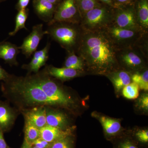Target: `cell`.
I'll list each match as a JSON object with an SVG mask.
<instances>
[{"label":"cell","instance_id":"cell-1","mask_svg":"<svg viewBox=\"0 0 148 148\" xmlns=\"http://www.w3.org/2000/svg\"><path fill=\"white\" fill-rule=\"evenodd\" d=\"M76 52L92 71L104 73L118 65L117 49L104 29L82 30Z\"/></svg>","mask_w":148,"mask_h":148},{"label":"cell","instance_id":"cell-2","mask_svg":"<svg viewBox=\"0 0 148 148\" xmlns=\"http://www.w3.org/2000/svg\"><path fill=\"white\" fill-rule=\"evenodd\" d=\"M53 101L57 108L71 110L75 107V101L54 78L48 75L43 70L34 74L27 75Z\"/></svg>","mask_w":148,"mask_h":148},{"label":"cell","instance_id":"cell-3","mask_svg":"<svg viewBox=\"0 0 148 148\" xmlns=\"http://www.w3.org/2000/svg\"><path fill=\"white\" fill-rule=\"evenodd\" d=\"M47 35L60 44L69 53L76 52L82 31L77 24L56 22L48 25Z\"/></svg>","mask_w":148,"mask_h":148},{"label":"cell","instance_id":"cell-4","mask_svg":"<svg viewBox=\"0 0 148 148\" xmlns=\"http://www.w3.org/2000/svg\"><path fill=\"white\" fill-rule=\"evenodd\" d=\"M112 17L105 8H96L88 12L82 17L81 27L85 31L102 30L110 25Z\"/></svg>","mask_w":148,"mask_h":148},{"label":"cell","instance_id":"cell-5","mask_svg":"<svg viewBox=\"0 0 148 148\" xmlns=\"http://www.w3.org/2000/svg\"><path fill=\"white\" fill-rule=\"evenodd\" d=\"M103 29L118 50L131 47L140 38L141 32H143L121 28L115 25H110Z\"/></svg>","mask_w":148,"mask_h":148},{"label":"cell","instance_id":"cell-6","mask_svg":"<svg viewBox=\"0 0 148 148\" xmlns=\"http://www.w3.org/2000/svg\"><path fill=\"white\" fill-rule=\"evenodd\" d=\"M79 17L77 0H63L56 6L53 18L47 24L49 25L56 22L78 24Z\"/></svg>","mask_w":148,"mask_h":148},{"label":"cell","instance_id":"cell-7","mask_svg":"<svg viewBox=\"0 0 148 148\" xmlns=\"http://www.w3.org/2000/svg\"><path fill=\"white\" fill-rule=\"evenodd\" d=\"M42 24H38L33 27L32 32L24 39L22 45L18 47L22 53L27 58H29L36 49L40 42L45 35L46 31H44Z\"/></svg>","mask_w":148,"mask_h":148},{"label":"cell","instance_id":"cell-8","mask_svg":"<svg viewBox=\"0 0 148 148\" xmlns=\"http://www.w3.org/2000/svg\"><path fill=\"white\" fill-rule=\"evenodd\" d=\"M116 27L137 31H143L137 20L136 11L133 7L122 9L117 12L114 18Z\"/></svg>","mask_w":148,"mask_h":148},{"label":"cell","instance_id":"cell-9","mask_svg":"<svg viewBox=\"0 0 148 148\" xmlns=\"http://www.w3.org/2000/svg\"><path fill=\"white\" fill-rule=\"evenodd\" d=\"M19 111L10 106L8 102L0 101V130L8 131L13 126Z\"/></svg>","mask_w":148,"mask_h":148},{"label":"cell","instance_id":"cell-10","mask_svg":"<svg viewBox=\"0 0 148 148\" xmlns=\"http://www.w3.org/2000/svg\"><path fill=\"white\" fill-rule=\"evenodd\" d=\"M142 56L133 50L131 47L122 49L120 51L117 50V58L124 66L132 69H138L143 67L144 61Z\"/></svg>","mask_w":148,"mask_h":148},{"label":"cell","instance_id":"cell-11","mask_svg":"<svg viewBox=\"0 0 148 148\" xmlns=\"http://www.w3.org/2000/svg\"><path fill=\"white\" fill-rule=\"evenodd\" d=\"M47 125L63 130L72 129L68 116L65 113L51 107H46Z\"/></svg>","mask_w":148,"mask_h":148},{"label":"cell","instance_id":"cell-12","mask_svg":"<svg viewBox=\"0 0 148 148\" xmlns=\"http://www.w3.org/2000/svg\"><path fill=\"white\" fill-rule=\"evenodd\" d=\"M20 112L24 116L25 120L29 121L39 129L47 125L46 107H34Z\"/></svg>","mask_w":148,"mask_h":148},{"label":"cell","instance_id":"cell-13","mask_svg":"<svg viewBox=\"0 0 148 148\" xmlns=\"http://www.w3.org/2000/svg\"><path fill=\"white\" fill-rule=\"evenodd\" d=\"M50 45V43L48 42L45 47L42 50L35 51L32 61L29 64L23 65L22 69L27 70L29 73L28 74H31L32 72L36 73L39 71L40 69L45 65L48 59Z\"/></svg>","mask_w":148,"mask_h":148},{"label":"cell","instance_id":"cell-14","mask_svg":"<svg viewBox=\"0 0 148 148\" xmlns=\"http://www.w3.org/2000/svg\"><path fill=\"white\" fill-rule=\"evenodd\" d=\"M33 4L35 13L41 20L47 24L52 20L56 5L47 0H33Z\"/></svg>","mask_w":148,"mask_h":148},{"label":"cell","instance_id":"cell-15","mask_svg":"<svg viewBox=\"0 0 148 148\" xmlns=\"http://www.w3.org/2000/svg\"><path fill=\"white\" fill-rule=\"evenodd\" d=\"M19 50L15 44L9 42H0V58L11 66H18L16 57L20 53Z\"/></svg>","mask_w":148,"mask_h":148},{"label":"cell","instance_id":"cell-16","mask_svg":"<svg viewBox=\"0 0 148 148\" xmlns=\"http://www.w3.org/2000/svg\"><path fill=\"white\" fill-rule=\"evenodd\" d=\"M46 73L56 79L62 81L69 80L80 75L81 71L69 68H56L51 65H47L44 69Z\"/></svg>","mask_w":148,"mask_h":148},{"label":"cell","instance_id":"cell-17","mask_svg":"<svg viewBox=\"0 0 148 148\" xmlns=\"http://www.w3.org/2000/svg\"><path fill=\"white\" fill-rule=\"evenodd\" d=\"M72 129L63 130L47 125L40 129V138L48 143H52L63 137L71 135Z\"/></svg>","mask_w":148,"mask_h":148},{"label":"cell","instance_id":"cell-18","mask_svg":"<svg viewBox=\"0 0 148 148\" xmlns=\"http://www.w3.org/2000/svg\"><path fill=\"white\" fill-rule=\"evenodd\" d=\"M110 79L112 82L116 90L119 91L131 83L130 76L127 72L120 71L114 72L110 75Z\"/></svg>","mask_w":148,"mask_h":148},{"label":"cell","instance_id":"cell-19","mask_svg":"<svg viewBox=\"0 0 148 148\" xmlns=\"http://www.w3.org/2000/svg\"><path fill=\"white\" fill-rule=\"evenodd\" d=\"M99 120L103 126L104 131L107 135H116L121 129V123L117 119L108 117L101 116L99 117Z\"/></svg>","mask_w":148,"mask_h":148},{"label":"cell","instance_id":"cell-20","mask_svg":"<svg viewBox=\"0 0 148 148\" xmlns=\"http://www.w3.org/2000/svg\"><path fill=\"white\" fill-rule=\"evenodd\" d=\"M137 20L138 24L144 31L148 28V0H140L138 5Z\"/></svg>","mask_w":148,"mask_h":148},{"label":"cell","instance_id":"cell-21","mask_svg":"<svg viewBox=\"0 0 148 148\" xmlns=\"http://www.w3.org/2000/svg\"><path fill=\"white\" fill-rule=\"evenodd\" d=\"M24 130V141L30 145L40 138V129L27 120H25Z\"/></svg>","mask_w":148,"mask_h":148},{"label":"cell","instance_id":"cell-22","mask_svg":"<svg viewBox=\"0 0 148 148\" xmlns=\"http://www.w3.org/2000/svg\"><path fill=\"white\" fill-rule=\"evenodd\" d=\"M69 53L64 62V67L79 71H83L85 64L81 57L74 52Z\"/></svg>","mask_w":148,"mask_h":148},{"label":"cell","instance_id":"cell-23","mask_svg":"<svg viewBox=\"0 0 148 148\" xmlns=\"http://www.w3.org/2000/svg\"><path fill=\"white\" fill-rule=\"evenodd\" d=\"M29 10L28 8L18 11L15 18V28L12 32H10L9 34L10 36H15L19 30L23 29L27 30L25 26V23L29 16Z\"/></svg>","mask_w":148,"mask_h":148},{"label":"cell","instance_id":"cell-24","mask_svg":"<svg viewBox=\"0 0 148 148\" xmlns=\"http://www.w3.org/2000/svg\"><path fill=\"white\" fill-rule=\"evenodd\" d=\"M77 2L80 15L82 18L88 12L100 7L96 0H77Z\"/></svg>","mask_w":148,"mask_h":148},{"label":"cell","instance_id":"cell-25","mask_svg":"<svg viewBox=\"0 0 148 148\" xmlns=\"http://www.w3.org/2000/svg\"><path fill=\"white\" fill-rule=\"evenodd\" d=\"M133 82L138 85L140 89L147 91L148 90V71L146 70L142 73H137L133 74L131 77Z\"/></svg>","mask_w":148,"mask_h":148},{"label":"cell","instance_id":"cell-26","mask_svg":"<svg viewBox=\"0 0 148 148\" xmlns=\"http://www.w3.org/2000/svg\"><path fill=\"white\" fill-rule=\"evenodd\" d=\"M140 89L137 84L132 82L123 88L122 94L127 99H136L139 96Z\"/></svg>","mask_w":148,"mask_h":148},{"label":"cell","instance_id":"cell-27","mask_svg":"<svg viewBox=\"0 0 148 148\" xmlns=\"http://www.w3.org/2000/svg\"><path fill=\"white\" fill-rule=\"evenodd\" d=\"M73 140L69 135L51 143L49 148H73Z\"/></svg>","mask_w":148,"mask_h":148},{"label":"cell","instance_id":"cell-28","mask_svg":"<svg viewBox=\"0 0 148 148\" xmlns=\"http://www.w3.org/2000/svg\"><path fill=\"white\" fill-rule=\"evenodd\" d=\"M51 144V143H48L41 138H39L34 142L32 146L39 148H49Z\"/></svg>","mask_w":148,"mask_h":148},{"label":"cell","instance_id":"cell-29","mask_svg":"<svg viewBox=\"0 0 148 148\" xmlns=\"http://www.w3.org/2000/svg\"><path fill=\"white\" fill-rule=\"evenodd\" d=\"M138 105L141 108L145 111L148 110V95L147 93L141 95L138 101Z\"/></svg>","mask_w":148,"mask_h":148},{"label":"cell","instance_id":"cell-30","mask_svg":"<svg viewBox=\"0 0 148 148\" xmlns=\"http://www.w3.org/2000/svg\"><path fill=\"white\" fill-rule=\"evenodd\" d=\"M136 136L139 141L143 143L148 142V131L147 130H144L138 131L136 133Z\"/></svg>","mask_w":148,"mask_h":148},{"label":"cell","instance_id":"cell-31","mask_svg":"<svg viewBox=\"0 0 148 148\" xmlns=\"http://www.w3.org/2000/svg\"><path fill=\"white\" fill-rule=\"evenodd\" d=\"M30 0H18L16 5V8L17 11L22 10L27 8Z\"/></svg>","mask_w":148,"mask_h":148},{"label":"cell","instance_id":"cell-32","mask_svg":"<svg viewBox=\"0 0 148 148\" xmlns=\"http://www.w3.org/2000/svg\"><path fill=\"white\" fill-rule=\"evenodd\" d=\"M118 148H138L132 142L128 140L124 141L121 143Z\"/></svg>","mask_w":148,"mask_h":148},{"label":"cell","instance_id":"cell-33","mask_svg":"<svg viewBox=\"0 0 148 148\" xmlns=\"http://www.w3.org/2000/svg\"><path fill=\"white\" fill-rule=\"evenodd\" d=\"M10 75V74H9L0 66V81L3 80V81H5L8 78Z\"/></svg>","mask_w":148,"mask_h":148},{"label":"cell","instance_id":"cell-34","mask_svg":"<svg viewBox=\"0 0 148 148\" xmlns=\"http://www.w3.org/2000/svg\"><path fill=\"white\" fill-rule=\"evenodd\" d=\"M3 133V132L0 130V148H8L9 147L6 143Z\"/></svg>","mask_w":148,"mask_h":148},{"label":"cell","instance_id":"cell-35","mask_svg":"<svg viewBox=\"0 0 148 148\" xmlns=\"http://www.w3.org/2000/svg\"><path fill=\"white\" fill-rule=\"evenodd\" d=\"M49 2L53 4L54 5L57 6L61 1V0H47Z\"/></svg>","mask_w":148,"mask_h":148},{"label":"cell","instance_id":"cell-36","mask_svg":"<svg viewBox=\"0 0 148 148\" xmlns=\"http://www.w3.org/2000/svg\"><path fill=\"white\" fill-rule=\"evenodd\" d=\"M118 3L120 4H126L130 2L132 0H116Z\"/></svg>","mask_w":148,"mask_h":148},{"label":"cell","instance_id":"cell-37","mask_svg":"<svg viewBox=\"0 0 148 148\" xmlns=\"http://www.w3.org/2000/svg\"><path fill=\"white\" fill-rule=\"evenodd\" d=\"M21 148H33V147H32V146L27 144L26 142L24 141V143H23Z\"/></svg>","mask_w":148,"mask_h":148},{"label":"cell","instance_id":"cell-38","mask_svg":"<svg viewBox=\"0 0 148 148\" xmlns=\"http://www.w3.org/2000/svg\"><path fill=\"white\" fill-rule=\"evenodd\" d=\"M100 1L108 4H111L112 3V0H100Z\"/></svg>","mask_w":148,"mask_h":148},{"label":"cell","instance_id":"cell-39","mask_svg":"<svg viewBox=\"0 0 148 148\" xmlns=\"http://www.w3.org/2000/svg\"><path fill=\"white\" fill-rule=\"evenodd\" d=\"M6 0H0V3H2L3 2L5 1Z\"/></svg>","mask_w":148,"mask_h":148},{"label":"cell","instance_id":"cell-40","mask_svg":"<svg viewBox=\"0 0 148 148\" xmlns=\"http://www.w3.org/2000/svg\"><path fill=\"white\" fill-rule=\"evenodd\" d=\"M32 147H33V148H39L36 147H34V146H32Z\"/></svg>","mask_w":148,"mask_h":148},{"label":"cell","instance_id":"cell-41","mask_svg":"<svg viewBox=\"0 0 148 148\" xmlns=\"http://www.w3.org/2000/svg\"><path fill=\"white\" fill-rule=\"evenodd\" d=\"M8 148H10V147H9Z\"/></svg>","mask_w":148,"mask_h":148}]
</instances>
